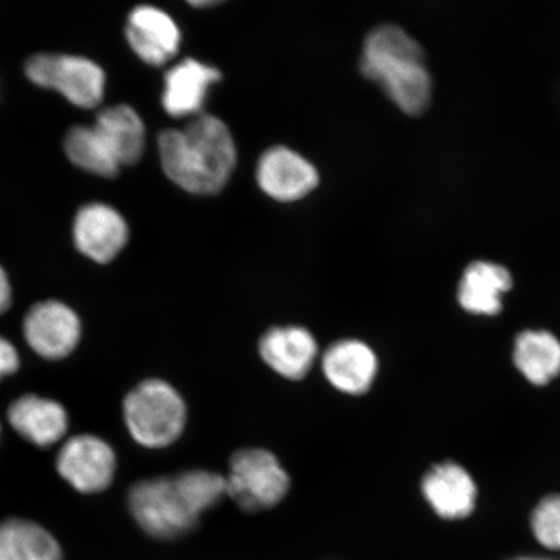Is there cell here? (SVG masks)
I'll return each mask as SVG.
<instances>
[{
  "label": "cell",
  "instance_id": "1",
  "mask_svg": "<svg viewBox=\"0 0 560 560\" xmlns=\"http://www.w3.org/2000/svg\"><path fill=\"white\" fill-rule=\"evenodd\" d=\"M161 166L173 184L190 194L212 195L226 186L236 166V147L225 122L192 117L185 128L160 132Z\"/></svg>",
  "mask_w": 560,
  "mask_h": 560
},
{
  "label": "cell",
  "instance_id": "2",
  "mask_svg": "<svg viewBox=\"0 0 560 560\" xmlns=\"http://www.w3.org/2000/svg\"><path fill=\"white\" fill-rule=\"evenodd\" d=\"M360 68L405 114L422 115L430 107L432 79L424 50L402 27L385 24L371 31Z\"/></svg>",
  "mask_w": 560,
  "mask_h": 560
},
{
  "label": "cell",
  "instance_id": "3",
  "mask_svg": "<svg viewBox=\"0 0 560 560\" xmlns=\"http://www.w3.org/2000/svg\"><path fill=\"white\" fill-rule=\"evenodd\" d=\"M128 505L140 528L160 540L185 536L201 515L184 474L137 482L130 489Z\"/></svg>",
  "mask_w": 560,
  "mask_h": 560
},
{
  "label": "cell",
  "instance_id": "4",
  "mask_svg": "<svg viewBox=\"0 0 560 560\" xmlns=\"http://www.w3.org/2000/svg\"><path fill=\"white\" fill-rule=\"evenodd\" d=\"M124 418L138 444L159 450L170 446L185 430L187 408L170 383L149 380L139 383L124 401Z\"/></svg>",
  "mask_w": 560,
  "mask_h": 560
},
{
  "label": "cell",
  "instance_id": "5",
  "mask_svg": "<svg viewBox=\"0 0 560 560\" xmlns=\"http://www.w3.org/2000/svg\"><path fill=\"white\" fill-rule=\"evenodd\" d=\"M289 490L290 476L275 454L265 450H242L231 457L226 492L248 513L277 506Z\"/></svg>",
  "mask_w": 560,
  "mask_h": 560
},
{
  "label": "cell",
  "instance_id": "6",
  "mask_svg": "<svg viewBox=\"0 0 560 560\" xmlns=\"http://www.w3.org/2000/svg\"><path fill=\"white\" fill-rule=\"evenodd\" d=\"M25 74L34 85L58 91L75 107L93 109L103 102L104 70L82 56L37 54L26 61Z\"/></svg>",
  "mask_w": 560,
  "mask_h": 560
},
{
  "label": "cell",
  "instance_id": "7",
  "mask_svg": "<svg viewBox=\"0 0 560 560\" xmlns=\"http://www.w3.org/2000/svg\"><path fill=\"white\" fill-rule=\"evenodd\" d=\"M56 468L62 479L81 493L107 489L116 472V455L104 440L77 435L62 445Z\"/></svg>",
  "mask_w": 560,
  "mask_h": 560
},
{
  "label": "cell",
  "instance_id": "8",
  "mask_svg": "<svg viewBox=\"0 0 560 560\" xmlns=\"http://www.w3.org/2000/svg\"><path fill=\"white\" fill-rule=\"evenodd\" d=\"M81 330L79 315L56 300L35 304L24 319L27 346L46 360H61L73 353L79 346Z\"/></svg>",
  "mask_w": 560,
  "mask_h": 560
},
{
  "label": "cell",
  "instance_id": "9",
  "mask_svg": "<svg viewBox=\"0 0 560 560\" xmlns=\"http://www.w3.org/2000/svg\"><path fill=\"white\" fill-rule=\"evenodd\" d=\"M256 178L261 190L280 202L304 199L319 184V174L311 161L284 145L262 153Z\"/></svg>",
  "mask_w": 560,
  "mask_h": 560
},
{
  "label": "cell",
  "instance_id": "10",
  "mask_svg": "<svg viewBox=\"0 0 560 560\" xmlns=\"http://www.w3.org/2000/svg\"><path fill=\"white\" fill-rule=\"evenodd\" d=\"M77 249L95 262L108 264L129 241L124 217L103 202H91L79 210L73 225Z\"/></svg>",
  "mask_w": 560,
  "mask_h": 560
},
{
  "label": "cell",
  "instance_id": "11",
  "mask_svg": "<svg viewBox=\"0 0 560 560\" xmlns=\"http://www.w3.org/2000/svg\"><path fill=\"white\" fill-rule=\"evenodd\" d=\"M126 38L138 58L153 67L170 62L180 45L178 25L166 12L153 5H139L131 11Z\"/></svg>",
  "mask_w": 560,
  "mask_h": 560
},
{
  "label": "cell",
  "instance_id": "12",
  "mask_svg": "<svg viewBox=\"0 0 560 560\" xmlns=\"http://www.w3.org/2000/svg\"><path fill=\"white\" fill-rule=\"evenodd\" d=\"M219 69L185 59L165 74L163 107L174 118L196 117L207 102L209 89L220 82Z\"/></svg>",
  "mask_w": 560,
  "mask_h": 560
},
{
  "label": "cell",
  "instance_id": "13",
  "mask_svg": "<svg viewBox=\"0 0 560 560\" xmlns=\"http://www.w3.org/2000/svg\"><path fill=\"white\" fill-rule=\"evenodd\" d=\"M258 348L266 365L290 381L303 380L318 353L312 332L299 326L270 328Z\"/></svg>",
  "mask_w": 560,
  "mask_h": 560
},
{
  "label": "cell",
  "instance_id": "14",
  "mask_svg": "<svg viewBox=\"0 0 560 560\" xmlns=\"http://www.w3.org/2000/svg\"><path fill=\"white\" fill-rule=\"evenodd\" d=\"M325 376L345 394H366L375 381L377 359L374 350L360 340H340L326 349L322 360Z\"/></svg>",
  "mask_w": 560,
  "mask_h": 560
},
{
  "label": "cell",
  "instance_id": "15",
  "mask_svg": "<svg viewBox=\"0 0 560 560\" xmlns=\"http://www.w3.org/2000/svg\"><path fill=\"white\" fill-rule=\"evenodd\" d=\"M424 499L444 520H462L475 509V482L464 467L445 462L425 474L422 481Z\"/></svg>",
  "mask_w": 560,
  "mask_h": 560
},
{
  "label": "cell",
  "instance_id": "16",
  "mask_svg": "<svg viewBox=\"0 0 560 560\" xmlns=\"http://www.w3.org/2000/svg\"><path fill=\"white\" fill-rule=\"evenodd\" d=\"M9 420L20 436L39 447L58 443L68 431L65 406L48 398L25 395L13 401Z\"/></svg>",
  "mask_w": 560,
  "mask_h": 560
},
{
  "label": "cell",
  "instance_id": "17",
  "mask_svg": "<svg viewBox=\"0 0 560 560\" xmlns=\"http://www.w3.org/2000/svg\"><path fill=\"white\" fill-rule=\"evenodd\" d=\"M94 128L105 149L121 167L136 165L143 158L145 126L130 105L120 104L103 109L96 116Z\"/></svg>",
  "mask_w": 560,
  "mask_h": 560
},
{
  "label": "cell",
  "instance_id": "18",
  "mask_svg": "<svg viewBox=\"0 0 560 560\" xmlns=\"http://www.w3.org/2000/svg\"><path fill=\"white\" fill-rule=\"evenodd\" d=\"M513 285V277L505 266L475 261L467 266L458 285V300L465 311L494 315L502 307V293Z\"/></svg>",
  "mask_w": 560,
  "mask_h": 560
},
{
  "label": "cell",
  "instance_id": "19",
  "mask_svg": "<svg viewBox=\"0 0 560 560\" xmlns=\"http://www.w3.org/2000/svg\"><path fill=\"white\" fill-rule=\"evenodd\" d=\"M0 560H61V549L40 525L10 520L0 523Z\"/></svg>",
  "mask_w": 560,
  "mask_h": 560
},
{
  "label": "cell",
  "instance_id": "20",
  "mask_svg": "<svg viewBox=\"0 0 560 560\" xmlns=\"http://www.w3.org/2000/svg\"><path fill=\"white\" fill-rule=\"evenodd\" d=\"M514 362L530 383L548 384L560 374V341L548 331H524L515 341Z\"/></svg>",
  "mask_w": 560,
  "mask_h": 560
},
{
  "label": "cell",
  "instance_id": "21",
  "mask_svg": "<svg viewBox=\"0 0 560 560\" xmlns=\"http://www.w3.org/2000/svg\"><path fill=\"white\" fill-rule=\"evenodd\" d=\"M65 151L72 163L81 170L103 178H115L121 166L116 163L102 142L94 125H77L65 138Z\"/></svg>",
  "mask_w": 560,
  "mask_h": 560
},
{
  "label": "cell",
  "instance_id": "22",
  "mask_svg": "<svg viewBox=\"0 0 560 560\" xmlns=\"http://www.w3.org/2000/svg\"><path fill=\"white\" fill-rule=\"evenodd\" d=\"M530 524L538 542L560 550V494L545 497L532 513Z\"/></svg>",
  "mask_w": 560,
  "mask_h": 560
},
{
  "label": "cell",
  "instance_id": "23",
  "mask_svg": "<svg viewBox=\"0 0 560 560\" xmlns=\"http://www.w3.org/2000/svg\"><path fill=\"white\" fill-rule=\"evenodd\" d=\"M19 366L20 359L16 348L0 335V381L15 374Z\"/></svg>",
  "mask_w": 560,
  "mask_h": 560
},
{
  "label": "cell",
  "instance_id": "24",
  "mask_svg": "<svg viewBox=\"0 0 560 560\" xmlns=\"http://www.w3.org/2000/svg\"><path fill=\"white\" fill-rule=\"evenodd\" d=\"M12 303V289L9 277L4 269L0 266V315L9 311Z\"/></svg>",
  "mask_w": 560,
  "mask_h": 560
},
{
  "label": "cell",
  "instance_id": "25",
  "mask_svg": "<svg viewBox=\"0 0 560 560\" xmlns=\"http://www.w3.org/2000/svg\"><path fill=\"white\" fill-rule=\"evenodd\" d=\"M217 2H213V0H207V2H191V5L200 7V9H202V7H212Z\"/></svg>",
  "mask_w": 560,
  "mask_h": 560
},
{
  "label": "cell",
  "instance_id": "26",
  "mask_svg": "<svg viewBox=\"0 0 560 560\" xmlns=\"http://www.w3.org/2000/svg\"><path fill=\"white\" fill-rule=\"evenodd\" d=\"M511 560H552V559L537 558V557H521V558H515V559H511Z\"/></svg>",
  "mask_w": 560,
  "mask_h": 560
}]
</instances>
